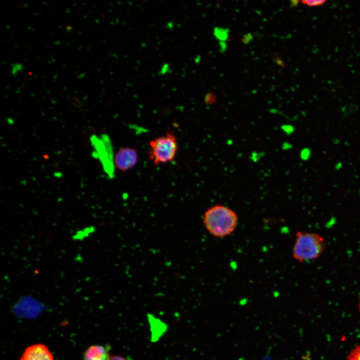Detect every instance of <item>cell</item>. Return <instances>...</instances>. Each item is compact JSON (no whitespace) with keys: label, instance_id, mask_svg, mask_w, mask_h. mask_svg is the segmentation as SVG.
Wrapping results in <instances>:
<instances>
[{"label":"cell","instance_id":"4fadbf2b","mask_svg":"<svg viewBox=\"0 0 360 360\" xmlns=\"http://www.w3.org/2000/svg\"><path fill=\"white\" fill-rule=\"evenodd\" d=\"M110 360H128L126 358L118 355L111 356Z\"/></svg>","mask_w":360,"mask_h":360},{"label":"cell","instance_id":"52a82bcc","mask_svg":"<svg viewBox=\"0 0 360 360\" xmlns=\"http://www.w3.org/2000/svg\"><path fill=\"white\" fill-rule=\"evenodd\" d=\"M95 230L96 228L94 226H86L76 230L72 235V239L76 242L84 240L90 236Z\"/></svg>","mask_w":360,"mask_h":360},{"label":"cell","instance_id":"8992f818","mask_svg":"<svg viewBox=\"0 0 360 360\" xmlns=\"http://www.w3.org/2000/svg\"><path fill=\"white\" fill-rule=\"evenodd\" d=\"M108 346L93 345L84 352V360H110Z\"/></svg>","mask_w":360,"mask_h":360},{"label":"cell","instance_id":"30bf717a","mask_svg":"<svg viewBox=\"0 0 360 360\" xmlns=\"http://www.w3.org/2000/svg\"><path fill=\"white\" fill-rule=\"evenodd\" d=\"M11 66V72L14 76H16L18 72H21L23 68L22 64L20 63L12 64Z\"/></svg>","mask_w":360,"mask_h":360},{"label":"cell","instance_id":"7a4b0ae2","mask_svg":"<svg viewBox=\"0 0 360 360\" xmlns=\"http://www.w3.org/2000/svg\"><path fill=\"white\" fill-rule=\"evenodd\" d=\"M325 246L324 238L319 234L298 232L292 246V256L300 262L315 260L323 252Z\"/></svg>","mask_w":360,"mask_h":360},{"label":"cell","instance_id":"6da1fadb","mask_svg":"<svg viewBox=\"0 0 360 360\" xmlns=\"http://www.w3.org/2000/svg\"><path fill=\"white\" fill-rule=\"evenodd\" d=\"M238 220L234 210L220 204L208 208L202 217L206 229L211 235L218 238H225L233 233L238 227Z\"/></svg>","mask_w":360,"mask_h":360},{"label":"cell","instance_id":"9c48e42d","mask_svg":"<svg viewBox=\"0 0 360 360\" xmlns=\"http://www.w3.org/2000/svg\"><path fill=\"white\" fill-rule=\"evenodd\" d=\"M326 1L325 0H306L302 2L308 6H317L323 4Z\"/></svg>","mask_w":360,"mask_h":360},{"label":"cell","instance_id":"5bb4252c","mask_svg":"<svg viewBox=\"0 0 360 360\" xmlns=\"http://www.w3.org/2000/svg\"><path fill=\"white\" fill-rule=\"evenodd\" d=\"M342 166V163L338 162L336 164L335 168H336V170H340Z\"/></svg>","mask_w":360,"mask_h":360},{"label":"cell","instance_id":"8fae6325","mask_svg":"<svg viewBox=\"0 0 360 360\" xmlns=\"http://www.w3.org/2000/svg\"><path fill=\"white\" fill-rule=\"evenodd\" d=\"M311 156V150L308 148H303L300 152V158L302 160H306L309 159Z\"/></svg>","mask_w":360,"mask_h":360},{"label":"cell","instance_id":"277c9868","mask_svg":"<svg viewBox=\"0 0 360 360\" xmlns=\"http://www.w3.org/2000/svg\"><path fill=\"white\" fill-rule=\"evenodd\" d=\"M138 160V152L135 148L124 147L120 148L114 155V164L116 169L126 172L133 168Z\"/></svg>","mask_w":360,"mask_h":360},{"label":"cell","instance_id":"5b68a950","mask_svg":"<svg viewBox=\"0 0 360 360\" xmlns=\"http://www.w3.org/2000/svg\"><path fill=\"white\" fill-rule=\"evenodd\" d=\"M20 360H54L48 348L44 344H35L28 347Z\"/></svg>","mask_w":360,"mask_h":360},{"label":"cell","instance_id":"9a60e30c","mask_svg":"<svg viewBox=\"0 0 360 360\" xmlns=\"http://www.w3.org/2000/svg\"><path fill=\"white\" fill-rule=\"evenodd\" d=\"M358 306H359V308L360 310V300H359Z\"/></svg>","mask_w":360,"mask_h":360},{"label":"cell","instance_id":"7c38bea8","mask_svg":"<svg viewBox=\"0 0 360 360\" xmlns=\"http://www.w3.org/2000/svg\"><path fill=\"white\" fill-rule=\"evenodd\" d=\"M214 33L216 36L221 40H224L227 36V32H224V30L216 28L215 29Z\"/></svg>","mask_w":360,"mask_h":360},{"label":"cell","instance_id":"3957f363","mask_svg":"<svg viewBox=\"0 0 360 360\" xmlns=\"http://www.w3.org/2000/svg\"><path fill=\"white\" fill-rule=\"evenodd\" d=\"M149 146L148 158L155 166L172 162L178 150L176 136L172 131L150 140Z\"/></svg>","mask_w":360,"mask_h":360},{"label":"cell","instance_id":"ba28073f","mask_svg":"<svg viewBox=\"0 0 360 360\" xmlns=\"http://www.w3.org/2000/svg\"><path fill=\"white\" fill-rule=\"evenodd\" d=\"M346 360H360V344H356L352 349Z\"/></svg>","mask_w":360,"mask_h":360}]
</instances>
